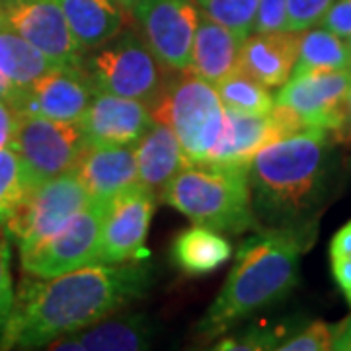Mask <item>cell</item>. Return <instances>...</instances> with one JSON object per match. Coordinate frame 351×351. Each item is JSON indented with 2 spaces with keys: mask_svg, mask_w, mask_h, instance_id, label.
<instances>
[{
  "mask_svg": "<svg viewBox=\"0 0 351 351\" xmlns=\"http://www.w3.org/2000/svg\"><path fill=\"white\" fill-rule=\"evenodd\" d=\"M152 283V267L141 260L94 263L53 279L22 281L6 324L0 350H43L61 336L113 316Z\"/></svg>",
  "mask_w": 351,
  "mask_h": 351,
  "instance_id": "1",
  "label": "cell"
},
{
  "mask_svg": "<svg viewBox=\"0 0 351 351\" xmlns=\"http://www.w3.org/2000/svg\"><path fill=\"white\" fill-rule=\"evenodd\" d=\"M334 154L326 129H301L263 147L250 164L252 209L258 228L313 239L332 189Z\"/></svg>",
  "mask_w": 351,
  "mask_h": 351,
  "instance_id": "2",
  "label": "cell"
},
{
  "mask_svg": "<svg viewBox=\"0 0 351 351\" xmlns=\"http://www.w3.org/2000/svg\"><path fill=\"white\" fill-rule=\"evenodd\" d=\"M308 239L291 232L260 228L237 252V260L213 304L197 324L203 338L213 339L263 308L283 301L299 283L301 254Z\"/></svg>",
  "mask_w": 351,
  "mask_h": 351,
  "instance_id": "3",
  "label": "cell"
},
{
  "mask_svg": "<svg viewBox=\"0 0 351 351\" xmlns=\"http://www.w3.org/2000/svg\"><path fill=\"white\" fill-rule=\"evenodd\" d=\"M250 166L189 164L164 189L160 201L193 225L240 234L258 228L252 209Z\"/></svg>",
  "mask_w": 351,
  "mask_h": 351,
  "instance_id": "4",
  "label": "cell"
},
{
  "mask_svg": "<svg viewBox=\"0 0 351 351\" xmlns=\"http://www.w3.org/2000/svg\"><path fill=\"white\" fill-rule=\"evenodd\" d=\"M154 121L172 127L191 164H205L221 135L225 106L213 84L189 71L166 78L151 106Z\"/></svg>",
  "mask_w": 351,
  "mask_h": 351,
  "instance_id": "5",
  "label": "cell"
},
{
  "mask_svg": "<svg viewBox=\"0 0 351 351\" xmlns=\"http://www.w3.org/2000/svg\"><path fill=\"white\" fill-rule=\"evenodd\" d=\"M80 66L96 92L133 98L152 106L166 84V71L138 32L123 29L108 43L88 49Z\"/></svg>",
  "mask_w": 351,
  "mask_h": 351,
  "instance_id": "6",
  "label": "cell"
},
{
  "mask_svg": "<svg viewBox=\"0 0 351 351\" xmlns=\"http://www.w3.org/2000/svg\"><path fill=\"white\" fill-rule=\"evenodd\" d=\"M108 205L90 201L63 228L20 250L22 269L38 279H53L98 263Z\"/></svg>",
  "mask_w": 351,
  "mask_h": 351,
  "instance_id": "7",
  "label": "cell"
},
{
  "mask_svg": "<svg viewBox=\"0 0 351 351\" xmlns=\"http://www.w3.org/2000/svg\"><path fill=\"white\" fill-rule=\"evenodd\" d=\"M10 147L24 164L29 186H36L73 172L88 145L78 121L20 115Z\"/></svg>",
  "mask_w": 351,
  "mask_h": 351,
  "instance_id": "8",
  "label": "cell"
},
{
  "mask_svg": "<svg viewBox=\"0 0 351 351\" xmlns=\"http://www.w3.org/2000/svg\"><path fill=\"white\" fill-rule=\"evenodd\" d=\"M90 201L75 170L29 186L18 209L4 225V234L18 250H24L63 228Z\"/></svg>",
  "mask_w": 351,
  "mask_h": 351,
  "instance_id": "9",
  "label": "cell"
},
{
  "mask_svg": "<svg viewBox=\"0 0 351 351\" xmlns=\"http://www.w3.org/2000/svg\"><path fill=\"white\" fill-rule=\"evenodd\" d=\"M138 34L170 73L188 71L201 12L193 0H143L135 6Z\"/></svg>",
  "mask_w": 351,
  "mask_h": 351,
  "instance_id": "10",
  "label": "cell"
},
{
  "mask_svg": "<svg viewBox=\"0 0 351 351\" xmlns=\"http://www.w3.org/2000/svg\"><path fill=\"white\" fill-rule=\"evenodd\" d=\"M0 24L38 47L53 64H80L82 49L66 24L61 0H0Z\"/></svg>",
  "mask_w": 351,
  "mask_h": 351,
  "instance_id": "11",
  "label": "cell"
},
{
  "mask_svg": "<svg viewBox=\"0 0 351 351\" xmlns=\"http://www.w3.org/2000/svg\"><path fill=\"white\" fill-rule=\"evenodd\" d=\"M301 129H304L301 119L281 106H274L267 113H244L225 108L221 135L205 164L250 166L263 147Z\"/></svg>",
  "mask_w": 351,
  "mask_h": 351,
  "instance_id": "12",
  "label": "cell"
},
{
  "mask_svg": "<svg viewBox=\"0 0 351 351\" xmlns=\"http://www.w3.org/2000/svg\"><path fill=\"white\" fill-rule=\"evenodd\" d=\"M351 69L291 76L277 92L276 106L287 108L304 129L339 131L348 123Z\"/></svg>",
  "mask_w": 351,
  "mask_h": 351,
  "instance_id": "13",
  "label": "cell"
},
{
  "mask_svg": "<svg viewBox=\"0 0 351 351\" xmlns=\"http://www.w3.org/2000/svg\"><path fill=\"white\" fill-rule=\"evenodd\" d=\"M158 197L149 189L133 186L115 195L104 219L98 263H123L147 260L145 246Z\"/></svg>",
  "mask_w": 351,
  "mask_h": 351,
  "instance_id": "14",
  "label": "cell"
},
{
  "mask_svg": "<svg viewBox=\"0 0 351 351\" xmlns=\"http://www.w3.org/2000/svg\"><path fill=\"white\" fill-rule=\"evenodd\" d=\"M96 96L80 64L53 66L45 75L14 90L10 104L20 115H43L59 121H78Z\"/></svg>",
  "mask_w": 351,
  "mask_h": 351,
  "instance_id": "15",
  "label": "cell"
},
{
  "mask_svg": "<svg viewBox=\"0 0 351 351\" xmlns=\"http://www.w3.org/2000/svg\"><path fill=\"white\" fill-rule=\"evenodd\" d=\"M78 123L88 147H127L137 145L154 117L145 101L96 92Z\"/></svg>",
  "mask_w": 351,
  "mask_h": 351,
  "instance_id": "16",
  "label": "cell"
},
{
  "mask_svg": "<svg viewBox=\"0 0 351 351\" xmlns=\"http://www.w3.org/2000/svg\"><path fill=\"white\" fill-rule=\"evenodd\" d=\"M92 201H110L138 184L135 145L86 147L75 168Z\"/></svg>",
  "mask_w": 351,
  "mask_h": 351,
  "instance_id": "17",
  "label": "cell"
},
{
  "mask_svg": "<svg viewBox=\"0 0 351 351\" xmlns=\"http://www.w3.org/2000/svg\"><path fill=\"white\" fill-rule=\"evenodd\" d=\"M301 43V32H269L258 34L242 41L240 69L254 76L267 88H279L293 75Z\"/></svg>",
  "mask_w": 351,
  "mask_h": 351,
  "instance_id": "18",
  "label": "cell"
},
{
  "mask_svg": "<svg viewBox=\"0 0 351 351\" xmlns=\"http://www.w3.org/2000/svg\"><path fill=\"white\" fill-rule=\"evenodd\" d=\"M138 186L152 191L158 199L168 184L189 166L180 141L166 123L154 121L151 129L135 145Z\"/></svg>",
  "mask_w": 351,
  "mask_h": 351,
  "instance_id": "19",
  "label": "cell"
},
{
  "mask_svg": "<svg viewBox=\"0 0 351 351\" xmlns=\"http://www.w3.org/2000/svg\"><path fill=\"white\" fill-rule=\"evenodd\" d=\"M151 348V328L143 316L104 318L92 326L57 338L49 350L61 351H141Z\"/></svg>",
  "mask_w": 351,
  "mask_h": 351,
  "instance_id": "20",
  "label": "cell"
},
{
  "mask_svg": "<svg viewBox=\"0 0 351 351\" xmlns=\"http://www.w3.org/2000/svg\"><path fill=\"white\" fill-rule=\"evenodd\" d=\"M242 41L228 27L201 12L188 71L213 86L219 84L225 76L240 69Z\"/></svg>",
  "mask_w": 351,
  "mask_h": 351,
  "instance_id": "21",
  "label": "cell"
},
{
  "mask_svg": "<svg viewBox=\"0 0 351 351\" xmlns=\"http://www.w3.org/2000/svg\"><path fill=\"white\" fill-rule=\"evenodd\" d=\"M66 24L82 51L108 43L127 25V10L117 0H61Z\"/></svg>",
  "mask_w": 351,
  "mask_h": 351,
  "instance_id": "22",
  "label": "cell"
},
{
  "mask_svg": "<svg viewBox=\"0 0 351 351\" xmlns=\"http://www.w3.org/2000/svg\"><path fill=\"white\" fill-rule=\"evenodd\" d=\"M172 262L188 276H207L223 267L230 256V242L215 228L193 225L182 230L172 242Z\"/></svg>",
  "mask_w": 351,
  "mask_h": 351,
  "instance_id": "23",
  "label": "cell"
},
{
  "mask_svg": "<svg viewBox=\"0 0 351 351\" xmlns=\"http://www.w3.org/2000/svg\"><path fill=\"white\" fill-rule=\"evenodd\" d=\"M351 69L348 39L339 38L322 25H314L301 32L299 55L293 66V75L302 76L311 73H332Z\"/></svg>",
  "mask_w": 351,
  "mask_h": 351,
  "instance_id": "24",
  "label": "cell"
},
{
  "mask_svg": "<svg viewBox=\"0 0 351 351\" xmlns=\"http://www.w3.org/2000/svg\"><path fill=\"white\" fill-rule=\"evenodd\" d=\"M53 64L29 41L20 38L16 32L0 24V73L6 76L14 86H25L32 80L51 71Z\"/></svg>",
  "mask_w": 351,
  "mask_h": 351,
  "instance_id": "25",
  "label": "cell"
},
{
  "mask_svg": "<svg viewBox=\"0 0 351 351\" xmlns=\"http://www.w3.org/2000/svg\"><path fill=\"white\" fill-rule=\"evenodd\" d=\"M219 98L225 108L239 110L244 113H267L274 110L276 98L269 88L244 73L242 69L225 76L219 84H215Z\"/></svg>",
  "mask_w": 351,
  "mask_h": 351,
  "instance_id": "26",
  "label": "cell"
},
{
  "mask_svg": "<svg viewBox=\"0 0 351 351\" xmlns=\"http://www.w3.org/2000/svg\"><path fill=\"white\" fill-rule=\"evenodd\" d=\"M29 188V180L20 160L18 152L12 147L0 151V230L18 209Z\"/></svg>",
  "mask_w": 351,
  "mask_h": 351,
  "instance_id": "27",
  "label": "cell"
},
{
  "mask_svg": "<svg viewBox=\"0 0 351 351\" xmlns=\"http://www.w3.org/2000/svg\"><path fill=\"white\" fill-rule=\"evenodd\" d=\"M201 12L228 27L234 36L246 39L254 34L260 0H195Z\"/></svg>",
  "mask_w": 351,
  "mask_h": 351,
  "instance_id": "28",
  "label": "cell"
},
{
  "mask_svg": "<svg viewBox=\"0 0 351 351\" xmlns=\"http://www.w3.org/2000/svg\"><path fill=\"white\" fill-rule=\"evenodd\" d=\"M297 328L291 324H262V326H250L248 330L240 332L237 336L223 338L215 350L226 351H263L277 350L283 339L291 336Z\"/></svg>",
  "mask_w": 351,
  "mask_h": 351,
  "instance_id": "29",
  "label": "cell"
},
{
  "mask_svg": "<svg viewBox=\"0 0 351 351\" xmlns=\"http://www.w3.org/2000/svg\"><path fill=\"white\" fill-rule=\"evenodd\" d=\"M336 324L324 320H314L302 328H297L291 336L279 343L277 351H328L334 343Z\"/></svg>",
  "mask_w": 351,
  "mask_h": 351,
  "instance_id": "30",
  "label": "cell"
},
{
  "mask_svg": "<svg viewBox=\"0 0 351 351\" xmlns=\"http://www.w3.org/2000/svg\"><path fill=\"white\" fill-rule=\"evenodd\" d=\"M334 0H287L285 6V29L304 32L322 22L324 14Z\"/></svg>",
  "mask_w": 351,
  "mask_h": 351,
  "instance_id": "31",
  "label": "cell"
},
{
  "mask_svg": "<svg viewBox=\"0 0 351 351\" xmlns=\"http://www.w3.org/2000/svg\"><path fill=\"white\" fill-rule=\"evenodd\" d=\"M14 283L10 274V244L4 230H0V332L14 306Z\"/></svg>",
  "mask_w": 351,
  "mask_h": 351,
  "instance_id": "32",
  "label": "cell"
},
{
  "mask_svg": "<svg viewBox=\"0 0 351 351\" xmlns=\"http://www.w3.org/2000/svg\"><path fill=\"white\" fill-rule=\"evenodd\" d=\"M285 6L287 0H260L254 32L269 34V32L285 29Z\"/></svg>",
  "mask_w": 351,
  "mask_h": 351,
  "instance_id": "33",
  "label": "cell"
},
{
  "mask_svg": "<svg viewBox=\"0 0 351 351\" xmlns=\"http://www.w3.org/2000/svg\"><path fill=\"white\" fill-rule=\"evenodd\" d=\"M322 27L330 29L339 38L348 39L351 36V0H334L332 6L324 14Z\"/></svg>",
  "mask_w": 351,
  "mask_h": 351,
  "instance_id": "34",
  "label": "cell"
},
{
  "mask_svg": "<svg viewBox=\"0 0 351 351\" xmlns=\"http://www.w3.org/2000/svg\"><path fill=\"white\" fill-rule=\"evenodd\" d=\"M18 117H20V113L14 110L10 101L0 100V151L8 149L12 145Z\"/></svg>",
  "mask_w": 351,
  "mask_h": 351,
  "instance_id": "35",
  "label": "cell"
},
{
  "mask_svg": "<svg viewBox=\"0 0 351 351\" xmlns=\"http://www.w3.org/2000/svg\"><path fill=\"white\" fill-rule=\"evenodd\" d=\"M332 260V276L336 285L346 297V301L351 306V258L348 256H336Z\"/></svg>",
  "mask_w": 351,
  "mask_h": 351,
  "instance_id": "36",
  "label": "cell"
},
{
  "mask_svg": "<svg viewBox=\"0 0 351 351\" xmlns=\"http://www.w3.org/2000/svg\"><path fill=\"white\" fill-rule=\"evenodd\" d=\"M336 256L351 258V221L341 226L330 242V258H336Z\"/></svg>",
  "mask_w": 351,
  "mask_h": 351,
  "instance_id": "37",
  "label": "cell"
},
{
  "mask_svg": "<svg viewBox=\"0 0 351 351\" xmlns=\"http://www.w3.org/2000/svg\"><path fill=\"white\" fill-rule=\"evenodd\" d=\"M332 350L351 351V314L346 320H341L339 324H336Z\"/></svg>",
  "mask_w": 351,
  "mask_h": 351,
  "instance_id": "38",
  "label": "cell"
},
{
  "mask_svg": "<svg viewBox=\"0 0 351 351\" xmlns=\"http://www.w3.org/2000/svg\"><path fill=\"white\" fill-rule=\"evenodd\" d=\"M14 90H16V86H14L12 82H10L6 76L0 73V100H10V98H12Z\"/></svg>",
  "mask_w": 351,
  "mask_h": 351,
  "instance_id": "39",
  "label": "cell"
},
{
  "mask_svg": "<svg viewBox=\"0 0 351 351\" xmlns=\"http://www.w3.org/2000/svg\"><path fill=\"white\" fill-rule=\"evenodd\" d=\"M117 2H119V4H121L123 8H125L127 12L131 14L133 10H135V6H137V4H141L143 0H117Z\"/></svg>",
  "mask_w": 351,
  "mask_h": 351,
  "instance_id": "40",
  "label": "cell"
},
{
  "mask_svg": "<svg viewBox=\"0 0 351 351\" xmlns=\"http://www.w3.org/2000/svg\"><path fill=\"white\" fill-rule=\"evenodd\" d=\"M348 119H351V88H350V96H348Z\"/></svg>",
  "mask_w": 351,
  "mask_h": 351,
  "instance_id": "41",
  "label": "cell"
},
{
  "mask_svg": "<svg viewBox=\"0 0 351 351\" xmlns=\"http://www.w3.org/2000/svg\"><path fill=\"white\" fill-rule=\"evenodd\" d=\"M348 45H350V57H351V36L348 38Z\"/></svg>",
  "mask_w": 351,
  "mask_h": 351,
  "instance_id": "42",
  "label": "cell"
}]
</instances>
